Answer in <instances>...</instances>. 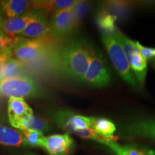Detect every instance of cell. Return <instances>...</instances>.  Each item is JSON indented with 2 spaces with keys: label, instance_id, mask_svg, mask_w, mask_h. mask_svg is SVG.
Listing matches in <instances>:
<instances>
[{
  "label": "cell",
  "instance_id": "obj_1",
  "mask_svg": "<svg viewBox=\"0 0 155 155\" xmlns=\"http://www.w3.org/2000/svg\"><path fill=\"white\" fill-rule=\"evenodd\" d=\"M95 51L86 39L78 38L71 40L64 46L60 54L59 63L62 71L68 77L81 81Z\"/></svg>",
  "mask_w": 155,
  "mask_h": 155
},
{
  "label": "cell",
  "instance_id": "obj_2",
  "mask_svg": "<svg viewBox=\"0 0 155 155\" xmlns=\"http://www.w3.org/2000/svg\"><path fill=\"white\" fill-rule=\"evenodd\" d=\"M101 40L112 64L120 76L131 86L137 87V80L119 40L114 35L109 34H102Z\"/></svg>",
  "mask_w": 155,
  "mask_h": 155
},
{
  "label": "cell",
  "instance_id": "obj_3",
  "mask_svg": "<svg viewBox=\"0 0 155 155\" xmlns=\"http://www.w3.org/2000/svg\"><path fill=\"white\" fill-rule=\"evenodd\" d=\"M46 38L28 39L17 36L12 47L13 55L23 64L38 61L47 53L49 48L50 41Z\"/></svg>",
  "mask_w": 155,
  "mask_h": 155
},
{
  "label": "cell",
  "instance_id": "obj_4",
  "mask_svg": "<svg viewBox=\"0 0 155 155\" xmlns=\"http://www.w3.org/2000/svg\"><path fill=\"white\" fill-rule=\"evenodd\" d=\"M114 35L119 40L126 53L137 83L140 86H143L147 73V61L139 52L136 46V42L128 38L118 30Z\"/></svg>",
  "mask_w": 155,
  "mask_h": 155
},
{
  "label": "cell",
  "instance_id": "obj_5",
  "mask_svg": "<svg viewBox=\"0 0 155 155\" xmlns=\"http://www.w3.org/2000/svg\"><path fill=\"white\" fill-rule=\"evenodd\" d=\"M39 88L30 78L19 76L7 78L0 81V94L15 98H30L38 94Z\"/></svg>",
  "mask_w": 155,
  "mask_h": 155
},
{
  "label": "cell",
  "instance_id": "obj_6",
  "mask_svg": "<svg viewBox=\"0 0 155 155\" xmlns=\"http://www.w3.org/2000/svg\"><path fill=\"white\" fill-rule=\"evenodd\" d=\"M81 82L92 88H104L111 82V74L102 53L95 51L88 69Z\"/></svg>",
  "mask_w": 155,
  "mask_h": 155
},
{
  "label": "cell",
  "instance_id": "obj_7",
  "mask_svg": "<svg viewBox=\"0 0 155 155\" xmlns=\"http://www.w3.org/2000/svg\"><path fill=\"white\" fill-rule=\"evenodd\" d=\"M53 119L60 128L68 132L75 130L91 129L94 117L75 114L70 110H58L53 114Z\"/></svg>",
  "mask_w": 155,
  "mask_h": 155
},
{
  "label": "cell",
  "instance_id": "obj_8",
  "mask_svg": "<svg viewBox=\"0 0 155 155\" xmlns=\"http://www.w3.org/2000/svg\"><path fill=\"white\" fill-rule=\"evenodd\" d=\"M79 23L73 9L55 12L49 22L50 34L58 36L71 34L76 30Z\"/></svg>",
  "mask_w": 155,
  "mask_h": 155
},
{
  "label": "cell",
  "instance_id": "obj_9",
  "mask_svg": "<svg viewBox=\"0 0 155 155\" xmlns=\"http://www.w3.org/2000/svg\"><path fill=\"white\" fill-rule=\"evenodd\" d=\"M41 148L49 155H71L75 148V141L68 133L45 137Z\"/></svg>",
  "mask_w": 155,
  "mask_h": 155
},
{
  "label": "cell",
  "instance_id": "obj_10",
  "mask_svg": "<svg viewBox=\"0 0 155 155\" xmlns=\"http://www.w3.org/2000/svg\"><path fill=\"white\" fill-rule=\"evenodd\" d=\"M49 34L50 25L47 15L44 11L37 9L33 19L19 36L28 39H42Z\"/></svg>",
  "mask_w": 155,
  "mask_h": 155
},
{
  "label": "cell",
  "instance_id": "obj_11",
  "mask_svg": "<svg viewBox=\"0 0 155 155\" xmlns=\"http://www.w3.org/2000/svg\"><path fill=\"white\" fill-rule=\"evenodd\" d=\"M37 9L29 11L19 17L2 19L0 22V30L8 38H15L26 28L36 14Z\"/></svg>",
  "mask_w": 155,
  "mask_h": 155
},
{
  "label": "cell",
  "instance_id": "obj_12",
  "mask_svg": "<svg viewBox=\"0 0 155 155\" xmlns=\"http://www.w3.org/2000/svg\"><path fill=\"white\" fill-rule=\"evenodd\" d=\"M126 130L131 136L148 138L155 141V119H136L128 124Z\"/></svg>",
  "mask_w": 155,
  "mask_h": 155
},
{
  "label": "cell",
  "instance_id": "obj_13",
  "mask_svg": "<svg viewBox=\"0 0 155 155\" xmlns=\"http://www.w3.org/2000/svg\"><path fill=\"white\" fill-rule=\"evenodd\" d=\"M7 114L10 124L16 128L18 122L23 117L33 115V111L24 98L10 97L8 101Z\"/></svg>",
  "mask_w": 155,
  "mask_h": 155
},
{
  "label": "cell",
  "instance_id": "obj_14",
  "mask_svg": "<svg viewBox=\"0 0 155 155\" xmlns=\"http://www.w3.org/2000/svg\"><path fill=\"white\" fill-rule=\"evenodd\" d=\"M1 13L7 19L15 18L28 12L32 8V1L28 0H6L0 2Z\"/></svg>",
  "mask_w": 155,
  "mask_h": 155
},
{
  "label": "cell",
  "instance_id": "obj_15",
  "mask_svg": "<svg viewBox=\"0 0 155 155\" xmlns=\"http://www.w3.org/2000/svg\"><path fill=\"white\" fill-rule=\"evenodd\" d=\"M78 1L75 0H50V1H32V9L55 12L57 11L73 9Z\"/></svg>",
  "mask_w": 155,
  "mask_h": 155
},
{
  "label": "cell",
  "instance_id": "obj_16",
  "mask_svg": "<svg viewBox=\"0 0 155 155\" xmlns=\"http://www.w3.org/2000/svg\"><path fill=\"white\" fill-rule=\"evenodd\" d=\"M16 129L22 130H30L48 132L51 129L50 122L46 119L37 117L34 115H29L23 117L17 124Z\"/></svg>",
  "mask_w": 155,
  "mask_h": 155
},
{
  "label": "cell",
  "instance_id": "obj_17",
  "mask_svg": "<svg viewBox=\"0 0 155 155\" xmlns=\"http://www.w3.org/2000/svg\"><path fill=\"white\" fill-rule=\"evenodd\" d=\"M0 144L8 147H26L21 131L0 125Z\"/></svg>",
  "mask_w": 155,
  "mask_h": 155
},
{
  "label": "cell",
  "instance_id": "obj_18",
  "mask_svg": "<svg viewBox=\"0 0 155 155\" xmlns=\"http://www.w3.org/2000/svg\"><path fill=\"white\" fill-rule=\"evenodd\" d=\"M111 149L116 155H144L149 150L134 145H121L116 142L113 139L106 138L102 142Z\"/></svg>",
  "mask_w": 155,
  "mask_h": 155
},
{
  "label": "cell",
  "instance_id": "obj_19",
  "mask_svg": "<svg viewBox=\"0 0 155 155\" xmlns=\"http://www.w3.org/2000/svg\"><path fill=\"white\" fill-rule=\"evenodd\" d=\"M117 17L104 9H100L96 15V22L101 30L102 34L114 35L117 31L116 21Z\"/></svg>",
  "mask_w": 155,
  "mask_h": 155
},
{
  "label": "cell",
  "instance_id": "obj_20",
  "mask_svg": "<svg viewBox=\"0 0 155 155\" xmlns=\"http://www.w3.org/2000/svg\"><path fill=\"white\" fill-rule=\"evenodd\" d=\"M91 129L103 137L113 139L115 140V139H114L113 134L115 132L116 128L115 124L111 120L106 118L94 117Z\"/></svg>",
  "mask_w": 155,
  "mask_h": 155
},
{
  "label": "cell",
  "instance_id": "obj_21",
  "mask_svg": "<svg viewBox=\"0 0 155 155\" xmlns=\"http://www.w3.org/2000/svg\"><path fill=\"white\" fill-rule=\"evenodd\" d=\"M130 4L125 2H107L104 4L103 9L108 12L110 14L114 15L116 17L119 16H127L130 10Z\"/></svg>",
  "mask_w": 155,
  "mask_h": 155
},
{
  "label": "cell",
  "instance_id": "obj_22",
  "mask_svg": "<svg viewBox=\"0 0 155 155\" xmlns=\"http://www.w3.org/2000/svg\"><path fill=\"white\" fill-rule=\"evenodd\" d=\"M22 67L23 63H21L20 61H18L15 58L12 57L9 58L5 63V66H4L1 80L7 78L22 75L21 74Z\"/></svg>",
  "mask_w": 155,
  "mask_h": 155
},
{
  "label": "cell",
  "instance_id": "obj_23",
  "mask_svg": "<svg viewBox=\"0 0 155 155\" xmlns=\"http://www.w3.org/2000/svg\"><path fill=\"white\" fill-rule=\"evenodd\" d=\"M20 131L24 137L26 147L41 148L42 141L45 137L43 133L30 130H22Z\"/></svg>",
  "mask_w": 155,
  "mask_h": 155
},
{
  "label": "cell",
  "instance_id": "obj_24",
  "mask_svg": "<svg viewBox=\"0 0 155 155\" xmlns=\"http://www.w3.org/2000/svg\"><path fill=\"white\" fill-rule=\"evenodd\" d=\"M136 46L141 55L147 60L155 59V48L144 47L139 42H136Z\"/></svg>",
  "mask_w": 155,
  "mask_h": 155
},
{
  "label": "cell",
  "instance_id": "obj_25",
  "mask_svg": "<svg viewBox=\"0 0 155 155\" xmlns=\"http://www.w3.org/2000/svg\"><path fill=\"white\" fill-rule=\"evenodd\" d=\"M13 52L12 48H8L4 50L3 53L0 55V80H1L2 74V71L5 64L7 62L9 58L12 57Z\"/></svg>",
  "mask_w": 155,
  "mask_h": 155
},
{
  "label": "cell",
  "instance_id": "obj_26",
  "mask_svg": "<svg viewBox=\"0 0 155 155\" xmlns=\"http://www.w3.org/2000/svg\"><path fill=\"white\" fill-rule=\"evenodd\" d=\"M15 38L12 39L8 38L5 35H0V50H3L8 48H12L15 44Z\"/></svg>",
  "mask_w": 155,
  "mask_h": 155
},
{
  "label": "cell",
  "instance_id": "obj_27",
  "mask_svg": "<svg viewBox=\"0 0 155 155\" xmlns=\"http://www.w3.org/2000/svg\"><path fill=\"white\" fill-rule=\"evenodd\" d=\"M144 155H155V152H154V151H152V150H149L148 151H147V152Z\"/></svg>",
  "mask_w": 155,
  "mask_h": 155
},
{
  "label": "cell",
  "instance_id": "obj_28",
  "mask_svg": "<svg viewBox=\"0 0 155 155\" xmlns=\"http://www.w3.org/2000/svg\"><path fill=\"white\" fill-rule=\"evenodd\" d=\"M24 155H37V154H34V153H31V152H29V153H27V154H25Z\"/></svg>",
  "mask_w": 155,
  "mask_h": 155
},
{
  "label": "cell",
  "instance_id": "obj_29",
  "mask_svg": "<svg viewBox=\"0 0 155 155\" xmlns=\"http://www.w3.org/2000/svg\"><path fill=\"white\" fill-rule=\"evenodd\" d=\"M2 13H1V10H0V22H1V21L2 20Z\"/></svg>",
  "mask_w": 155,
  "mask_h": 155
},
{
  "label": "cell",
  "instance_id": "obj_30",
  "mask_svg": "<svg viewBox=\"0 0 155 155\" xmlns=\"http://www.w3.org/2000/svg\"><path fill=\"white\" fill-rule=\"evenodd\" d=\"M3 51H4V50H0V55H2V53H3Z\"/></svg>",
  "mask_w": 155,
  "mask_h": 155
},
{
  "label": "cell",
  "instance_id": "obj_31",
  "mask_svg": "<svg viewBox=\"0 0 155 155\" xmlns=\"http://www.w3.org/2000/svg\"><path fill=\"white\" fill-rule=\"evenodd\" d=\"M0 35H5V34H4V33H3V32H2V31H1V30H0Z\"/></svg>",
  "mask_w": 155,
  "mask_h": 155
}]
</instances>
